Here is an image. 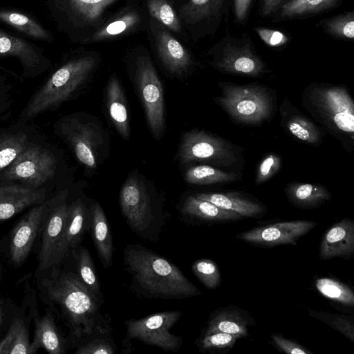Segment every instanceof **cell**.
I'll return each mask as SVG.
<instances>
[{"instance_id":"f5cc1de1","label":"cell","mask_w":354,"mask_h":354,"mask_svg":"<svg viewBox=\"0 0 354 354\" xmlns=\"http://www.w3.org/2000/svg\"><path fill=\"white\" fill-rule=\"evenodd\" d=\"M340 0H330V3L332 8L338 5V3Z\"/></svg>"},{"instance_id":"681fc988","label":"cell","mask_w":354,"mask_h":354,"mask_svg":"<svg viewBox=\"0 0 354 354\" xmlns=\"http://www.w3.org/2000/svg\"><path fill=\"white\" fill-rule=\"evenodd\" d=\"M12 85L6 77L0 75V119L3 118L12 104Z\"/></svg>"},{"instance_id":"b9f144b4","label":"cell","mask_w":354,"mask_h":354,"mask_svg":"<svg viewBox=\"0 0 354 354\" xmlns=\"http://www.w3.org/2000/svg\"><path fill=\"white\" fill-rule=\"evenodd\" d=\"M192 270L199 281L208 289H215L221 283V273L217 264L208 258L195 261Z\"/></svg>"},{"instance_id":"f35d334b","label":"cell","mask_w":354,"mask_h":354,"mask_svg":"<svg viewBox=\"0 0 354 354\" xmlns=\"http://www.w3.org/2000/svg\"><path fill=\"white\" fill-rule=\"evenodd\" d=\"M147 7L153 19L171 30L180 32V21L168 0H147Z\"/></svg>"},{"instance_id":"d6986e66","label":"cell","mask_w":354,"mask_h":354,"mask_svg":"<svg viewBox=\"0 0 354 354\" xmlns=\"http://www.w3.org/2000/svg\"><path fill=\"white\" fill-rule=\"evenodd\" d=\"M48 198L47 189H34L13 181H0V221L41 204Z\"/></svg>"},{"instance_id":"ffe728a7","label":"cell","mask_w":354,"mask_h":354,"mask_svg":"<svg viewBox=\"0 0 354 354\" xmlns=\"http://www.w3.org/2000/svg\"><path fill=\"white\" fill-rule=\"evenodd\" d=\"M280 124L283 129L298 142L318 147L323 141L325 131L322 127L299 110L288 98L279 106Z\"/></svg>"},{"instance_id":"4dcf8cb0","label":"cell","mask_w":354,"mask_h":354,"mask_svg":"<svg viewBox=\"0 0 354 354\" xmlns=\"http://www.w3.org/2000/svg\"><path fill=\"white\" fill-rule=\"evenodd\" d=\"M229 0H188L180 9V18L188 24H218L227 11Z\"/></svg>"},{"instance_id":"1f68e13d","label":"cell","mask_w":354,"mask_h":354,"mask_svg":"<svg viewBox=\"0 0 354 354\" xmlns=\"http://www.w3.org/2000/svg\"><path fill=\"white\" fill-rule=\"evenodd\" d=\"M241 174L228 171L212 165L201 164L190 167L185 173L186 183L196 185L229 183L241 179Z\"/></svg>"},{"instance_id":"ab89813d","label":"cell","mask_w":354,"mask_h":354,"mask_svg":"<svg viewBox=\"0 0 354 354\" xmlns=\"http://www.w3.org/2000/svg\"><path fill=\"white\" fill-rule=\"evenodd\" d=\"M308 313L311 317L326 323L350 339L351 342H354L353 315L333 314L310 308L308 309Z\"/></svg>"},{"instance_id":"277c9868","label":"cell","mask_w":354,"mask_h":354,"mask_svg":"<svg viewBox=\"0 0 354 354\" xmlns=\"http://www.w3.org/2000/svg\"><path fill=\"white\" fill-rule=\"evenodd\" d=\"M96 63L93 57L84 56L62 64L30 97L20 111L18 120L30 122L73 99L88 80Z\"/></svg>"},{"instance_id":"7dc6e473","label":"cell","mask_w":354,"mask_h":354,"mask_svg":"<svg viewBox=\"0 0 354 354\" xmlns=\"http://www.w3.org/2000/svg\"><path fill=\"white\" fill-rule=\"evenodd\" d=\"M18 308L11 299L0 296V339L8 330Z\"/></svg>"},{"instance_id":"5bb4252c","label":"cell","mask_w":354,"mask_h":354,"mask_svg":"<svg viewBox=\"0 0 354 354\" xmlns=\"http://www.w3.org/2000/svg\"><path fill=\"white\" fill-rule=\"evenodd\" d=\"M48 198L43 203L29 208L7 235L5 256L12 266H21L29 257L40 234L48 207Z\"/></svg>"},{"instance_id":"7402d4cb","label":"cell","mask_w":354,"mask_h":354,"mask_svg":"<svg viewBox=\"0 0 354 354\" xmlns=\"http://www.w3.org/2000/svg\"><path fill=\"white\" fill-rule=\"evenodd\" d=\"M255 324V319L245 309L233 305L220 307L209 315L203 334L226 333L241 338L249 337L248 328Z\"/></svg>"},{"instance_id":"836d02e7","label":"cell","mask_w":354,"mask_h":354,"mask_svg":"<svg viewBox=\"0 0 354 354\" xmlns=\"http://www.w3.org/2000/svg\"><path fill=\"white\" fill-rule=\"evenodd\" d=\"M330 0H284L277 11L279 20L304 18L331 9Z\"/></svg>"},{"instance_id":"5b68a950","label":"cell","mask_w":354,"mask_h":354,"mask_svg":"<svg viewBox=\"0 0 354 354\" xmlns=\"http://www.w3.org/2000/svg\"><path fill=\"white\" fill-rule=\"evenodd\" d=\"M122 214L130 229L140 238L157 242L167 215L163 201L136 171L123 183L119 194Z\"/></svg>"},{"instance_id":"8992f818","label":"cell","mask_w":354,"mask_h":354,"mask_svg":"<svg viewBox=\"0 0 354 354\" xmlns=\"http://www.w3.org/2000/svg\"><path fill=\"white\" fill-rule=\"evenodd\" d=\"M218 85L220 95L214 100L234 123L259 127L272 119L277 97L269 86L257 82H218Z\"/></svg>"},{"instance_id":"f546056e","label":"cell","mask_w":354,"mask_h":354,"mask_svg":"<svg viewBox=\"0 0 354 354\" xmlns=\"http://www.w3.org/2000/svg\"><path fill=\"white\" fill-rule=\"evenodd\" d=\"M90 228V211L82 198L68 203L65 239L69 253L74 250Z\"/></svg>"},{"instance_id":"f6af8a7d","label":"cell","mask_w":354,"mask_h":354,"mask_svg":"<svg viewBox=\"0 0 354 354\" xmlns=\"http://www.w3.org/2000/svg\"><path fill=\"white\" fill-rule=\"evenodd\" d=\"M281 157L274 152L266 154L259 162L254 177V184L260 185L272 178L281 169Z\"/></svg>"},{"instance_id":"f907efd6","label":"cell","mask_w":354,"mask_h":354,"mask_svg":"<svg viewBox=\"0 0 354 354\" xmlns=\"http://www.w3.org/2000/svg\"><path fill=\"white\" fill-rule=\"evenodd\" d=\"M252 0H234V13L238 22L243 23L247 19Z\"/></svg>"},{"instance_id":"e575fe53","label":"cell","mask_w":354,"mask_h":354,"mask_svg":"<svg viewBox=\"0 0 354 354\" xmlns=\"http://www.w3.org/2000/svg\"><path fill=\"white\" fill-rule=\"evenodd\" d=\"M75 261V272L83 283L98 298L103 300L93 259L88 249L78 245L71 252Z\"/></svg>"},{"instance_id":"ba28073f","label":"cell","mask_w":354,"mask_h":354,"mask_svg":"<svg viewBox=\"0 0 354 354\" xmlns=\"http://www.w3.org/2000/svg\"><path fill=\"white\" fill-rule=\"evenodd\" d=\"M54 134L65 142L88 171L97 167L104 143L102 126L82 113L64 115L53 124Z\"/></svg>"},{"instance_id":"bcb514c9","label":"cell","mask_w":354,"mask_h":354,"mask_svg":"<svg viewBox=\"0 0 354 354\" xmlns=\"http://www.w3.org/2000/svg\"><path fill=\"white\" fill-rule=\"evenodd\" d=\"M272 344L281 352L286 354H313L309 349L298 342L286 338L281 333L271 335Z\"/></svg>"},{"instance_id":"52a82bcc","label":"cell","mask_w":354,"mask_h":354,"mask_svg":"<svg viewBox=\"0 0 354 354\" xmlns=\"http://www.w3.org/2000/svg\"><path fill=\"white\" fill-rule=\"evenodd\" d=\"M243 148L216 134L194 129L183 133L177 158L183 165L203 162L232 171L243 163Z\"/></svg>"},{"instance_id":"e0dca14e","label":"cell","mask_w":354,"mask_h":354,"mask_svg":"<svg viewBox=\"0 0 354 354\" xmlns=\"http://www.w3.org/2000/svg\"><path fill=\"white\" fill-rule=\"evenodd\" d=\"M6 57H15L19 61L26 78L36 77L51 66L41 48L0 29V58Z\"/></svg>"},{"instance_id":"d6a6232c","label":"cell","mask_w":354,"mask_h":354,"mask_svg":"<svg viewBox=\"0 0 354 354\" xmlns=\"http://www.w3.org/2000/svg\"><path fill=\"white\" fill-rule=\"evenodd\" d=\"M140 17L133 10L123 12L100 28L89 39V41H99L115 38L134 29L140 23Z\"/></svg>"},{"instance_id":"7c38bea8","label":"cell","mask_w":354,"mask_h":354,"mask_svg":"<svg viewBox=\"0 0 354 354\" xmlns=\"http://www.w3.org/2000/svg\"><path fill=\"white\" fill-rule=\"evenodd\" d=\"M135 81L143 106L147 126L159 140L165 131V111L162 85L148 56L138 57Z\"/></svg>"},{"instance_id":"cb8c5ba5","label":"cell","mask_w":354,"mask_h":354,"mask_svg":"<svg viewBox=\"0 0 354 354\" xmlns=\"http://www.w3.org/2000/svg\"><path fill=\"white\" fill-rule=\"evenodd\" d=\"M194 195L243 218H260L267 212V207L263 203L240 192H202Z\"/></svg>"},{"instance_id":"603a6c76","label":"cell","mask_w":354,"mask_h":354,"mask_svg":"<svg viewBox=\"0 0 354 354\" xmlns=\"http://www.w3.org/2000/svg\"><path fill=\"white\" fill-rule=\"evenodd\" d=\"M38 136L29 122L18 120L0 128V173L12 165L26 145Z\"/></svg>"},{"instance_id":"ee69618b","label":"cell","mask_w":354,"mask_h":354,"mask_svg":"<svg viewBox=\"0 0 354 354\" xmlns=\"http://www.w3.org/2000/svg\"><path fill=\"white\" fill-rule=\"evenodd\" d=\"M239 338L234 335L226 333L216 332L203 334L196 341V344L201 351H219L231 349Z\"/></svg>"},{"instance_id":"d4e9b609","label":"cell","mask_w":354,"mask_h":354,"mask_svg":"<svg viewBox=\"0 0 354 354\" xmlns=\"http://www.w3.org/2000/svg\"><path fill=\"white\" fill-rule=\"evenodd\" d=\"M179 211L184 217L197 224H223L244 218L237 213L220 208L194 194L184 200Z\"/></svg>"},{"instance_id":"d590c367","label":"cell","mask_w":354,"mask_h":354,"mask_svg":"<svg viewBox=\"0 0 354 354\" xmlns=\"http://www.w3.org/2000/svg\"><path fill=\"white\" fill-rule=\"evenodd\" d=\"M314 283L316 290L327 299L346 307H354V292L346 283L330 277L317 278Z\"/></svg>"},{"instance_id":"74e56055","label":"cell","mask_w":354,"mask_h":354,"mask_svg":"<svg viewBox=\"0 0 354 354\" xmlns=\"http://www.w3.org/2000/svg\"><path fill=\"white\" fill-rule=\"evenodd\" d=\"M324 30L338 39H353L354 12H346L319 21Z\"/></svg>"},{"instance_id":"db71d44e","label":"cell","mask_w":354,"mask_h":354,"mask_svg":"<svg viewBox=\"0 0 354 354\" xmlns=\"http://www.w3.org/2000/svg\"><path fill=\"white\" fill-rule=\"evenodd\" d=\"M2 270H0V282L1 281V279H2V272H1Z\"/></svg>"},{"instance_id":"8fae6325","label":"cell","mask_w":354,"mask_h":354,"mask_svg":"<svg viewBox=\"0 0 354 354\" xmlns=\"http://www.w3.org/2000/svg\"><path fill=\"white\" fill-rule=\"evenodd\" d=\"M209 64L224 74L259 77L268 70L250 37L226 34L209 51Z\"/></svg>"},{"instance_id":"7a4b0ae2","label":"cell","mask_w":354,"mask_h":354,"mask_svg":"<svg viewBox=\"0 0 354 354\" xmlns=\"http://www.w3.org/2000/svg\"><path fill=\"white\" fill-rule=\"evenodd\" d=\"M123 261L131 277V288L145 298L183 299L201 295L175 264L138 243L127 245Z\"/></svg>"},{"instance_id":"ac0fdd59","label":"cell","mask_w":354,"mask_h":354,"mask_svg":"<svg viewBox=\"0 0 354 354\" xmlns=\"http://www.w3.org/2000/svg\"><path fill=\"white\" fill-rule=\"evenodd\" d=\"M150 26L158 57L171 74L185 75L193 65V59L187 49L160 23L152 19Z\"/></svg>"},{"instance_id":"4316f807","label":"cell","mask_w":354,"mask_h":354,"mask_svg":"<svg viewBox=\"0 0 354 354\" xmlns=\"http://www.w3.org/2000/svg\"><path fill=\"white\" fill-rule=\"evenodd\" d=\"M106 104L109 115L118 133L123 140H129L131 130L126 98L120 82L115 74L111 75L106 87Z\"/></svg>"},{"instance_id":"83f0119b","label":"cell","mask_w":354,"mask_h":354,"mask_svg":"<svg viewBox=\"0 0 354 354\" xmlns=\"http://www.w3.org/2000/svg\"><path fill=\"white\" fill-rule=\"evenodd\" d=\"M284 193L292 205L303 209L317 208L332 197L327 187L319 183L290 182L286 185Z\"/></svg>"},{"instance_id":"30bf717a","label":"cell","mask_w":354,"mask_h":354,"mask_svg":"<svg viewBox=\"0 0 354 354\" xmlns=\"http://www.w3.org/2000/svg\"><path fill=\"white\" fill-rule=\"evenodd\" d=\"M69 191L64 189L48 198V207L41 231V245L36 272L62 265L70 253L65 239Z\"/></svg>"},{"instance_id":"4fadbf2b","label":"cell","mask_w":354,"mask_h":354,"mask_svg":"<svg viewBox=\"0 0 354 354\" xmlns=\"http://www.w3.org/2000/svg\"><path fill=\"white\" fill-rule=\"evenodd\" d=\"M182 315L181 311L173 310L156 313L141 319H130L125 322L127 338L165 351L176 352L180 348L183 338L171 333L170 329Z\"/></svg>"},{"instance_id":"8d00e7d4","label":"cell","mask_w":354,"mask_h":354,"mask_svg":"<svg viewBox=\"0 0 354 354\" xmlns=\"http://www.w3.org/2000/svg\"><path fill=\"white\" fill-rule=\"evenodd\" d=\"M0 21L34 39L52 40L51 35L44 28L24 14L0 10Z\"/></svg>"},{"instance_id":"3957f363","label":"cell","mask_w":354,"mask_h":354,"mask_svg":"<svg viewBox=\"0 0 354 354\" xmlns=\"http://www.w3.org/2000/svg\"><path fill=\"white\" fill-rule=\"evenodd\" d=\"M306 111L352 153L354 147V102L344 85L311 83L301 93Z\"/></svg>"},{"instance_id":"f1b7e54d","label":"cell","mask_w":354,"mask_h":354,"mask_svg":"<svg viewBox=\"0 0 354 354\" xmlns=\"http://www.w3.org/2000/svg\"><path fill=\"white\" fill-rule=\"evenodd\" d=\"M30 321L24 310L18 308L8 330L0 339V354H28Z\"/></svg>"},{"instance_id":"9c48e42d","label":"cell","mask_w":354,"mask_h":354,"mask_svg":"<svg viewBox=\"0 0 354 354\" xmlns=\"http://www.w3.org/2000/svg\"><path fill=\"white\" fill-rule=\"evenodd\" d=\"M55 152L38 136L30 142L17 158L0 173V181H13L34 189H47L57 170Z\"/></svg>"},{"instance_id":"11a10c76","label":"cell","mask_w":354,"mask_h":354,"mask_svg":"<svg viewBox=\"0 0 354 354\" xmlns=\"http://www.w3.org/2000/svg\"><path fill=\"white\" fill-rule=\"evenodd\" d=\"M2 268H3V266H2L1 263L0 262V270H2Z\"/></svg>"},{"instance_id":"7bdbcfd3","label":"cell","mask_w":354,"mask_h":354,"mask_svg":"<svg viewBox=\"0 0 354 354\" xmlns=\"http://www.w3.org/2000/svg\"><path fill=\"white\" fill-rule=\"evenodd\" d=\"M99 327V326H98ZM106 334V333H105ZM104 335H97L95 330L84 337L80 342L75 354H114L116 346L111 338Z\"/></svg>"},{"instance_id":"2e32d148","label":"cell","mask_w":354,"mask_h":354,"mask_svg":"<svg viewBox=\"0 0 354 354\" xmlns=\"http://www.w3.org/2000/svg\"><path fill=\"white\" fill-rule=\"evenodd\" d=\"M317 225L316 221L310 220L279 221L242 232L236 236V239L261 248L296 245L302 236Z\"/></svg>"},{"instance_id":"9a60e30c","label":"cell","mask_w":354,"mask_h":354,"mask_svg":"<svg viewBox=\"0 0 354 354\" xmlns=\"http://www.w3.org/2000/svg\"><path fill=\"white\" fill-rule=\"evenodd\" d=\"M24 304L28 307V317L34 326V335L28 354H35L39 348H44L50 354L66 353L68 342L59 330L55 313L48 308L45 314L40 316L35 291L26 284Z\"/></svg>"},{"instance_id":"6da1fadb","label":"cell","mask_w":354,"mask_h":354,"mask_svg":"<svg viewBox=\"0 0 354 354\" xmlns=\"http://www.w3.org/2000/svg\"><path fill=\"white\" fill-rule=\"evenodd\" d=\"M36 285L41 301L62 320L73 342L104 324L100 313L102 299L83 283L75 271L60 266L36 272Z\"/></svg>"},{"instance_id":"44dd1931","label":"cell","mask_w":354,"mask_h":354,"mask_svg":"<svg viewBox=\"0 0 354 354\" xmlns=\"http://www.w3.org/2000/svg\"><path fill=\"white\" fill-rule=\"evenodd\" d=\"M353 254L354 221L345 217L325 231L319 247V257L324 261L337 257L350 259Z\"/></svg>"},{"instance_id":"60d3db41","label":"cell","mask_w":354,"mask_h":354,"mask_svg":"<svg viewBox=\"0 0 354 354\" xmlns=\"http://www.w3.org/2000/svg\"><path fill=\"white\" fill-rule=\"evenodd\" d=\"M116 0H67L69 8L84 21H97L104 10Z\"/></svg>"},{"instance_id":"484cf974","label":"cell","mask_w":354,"mask_h":354,"mask_svg":"<svg viewBox=\"0 0 354 354\" xmlns=\"http://www.w3.org/2000/svg\"><path fill=\"white\" fill-rule=\"evenodd\" d=\"M89 211V230L92 240L103 267L109 268L113 264L114 247L108 220L97 201H93L90 205Z\"/></svg>"},{"instance_id":"c3c4849f","label":"cell","mask_w":354,"mask_h":354,"mask_svg":"<svg viewBox=\"0 0 354 354\" xmlns=\"http://www.w3.org/2000/svg\"><path fill=\"white\" fill-rule=\"evenodd\" d=\"M254 30L261 40L271 47L282 46L289 41L288 36L279 30L263 27H255Z\"/></svg>"},{"instance_id":"816d5d0a","label":"cell","mask_w":354,"mask_h":354,"mask_svg":"<svg viewBox=\"0 0 354 354\" xmlns=\"http://www.w3.org/2000/svg\"><path fill=\"white\" fill-rule=\"evenodd\" d=\"M284 0H262L261 13L264 17L277 11Z\"/></svg>"}]
</instances>
